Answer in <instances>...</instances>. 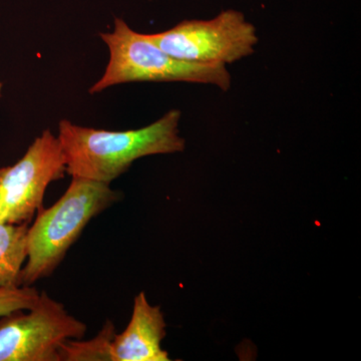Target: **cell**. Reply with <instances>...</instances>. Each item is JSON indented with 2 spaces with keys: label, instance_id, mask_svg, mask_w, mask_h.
<instances>
[{
  "label": "cell",
  "instance_id": "obj_1",
  "mask_svg": "<svg viewBox=\"0 0 361 361\" xmlns=\"http://www.w3.org/2000/svg\"><path fill=\"white\" fill-rule=\"evenodd\" d=\"M180 111L171 110L142 129L106 130L61 121L58 139L66 159V173L111 184L144 157L184 151L180 135Z\"/></svg>",
  "mask_w": 361,
  "mask_h": 361
},
{
  "label": "cell",
  "instance_id": "obj_2",
  "mask_svg": "<svg viewBox=\"0 0 361 361\" xmlns=\"http://www.w3.org/2000/svg\"><path fill=\"white\" fill-rule=\"evenodd\" d=\"M110 184L73 177L66 193L51 208L40 207L27 231V261L21 284L32 286L49 276L92 218L120 200Z\"/></svg>",
  "mask_w": 361,
  "mask_h": 361
},
{
  "label": "cell",
  "instance_id": "obj_3",
  "mask_svg": "<svg viewBox=\"0 0 361 361\" xmlns=\"http://www.w3.org/2000/svg\"><path fill=\"white\" fill-rule=\"evenodd\" d=\"M99 37L109 47L110 59L102 78L90 87V94H99L128 82H191L215 85L222 90L231 87L227 66L176 59L164 51L148 35L135 32L121 18H116L113 32L99 33Z\"/></svg>",
  "mask_w": 361,
  "mask_h": 361
},
{
  "label": "cell",
  "instance_id": "obj_4",
  "mask_svg": "<svg viewBox=\"0 0 361 361\" xmlns=\"http://www.w3.org/2000/svg\"><path fill=\"white\" fill-rule=\"evenodd\" d=\"M149 37L170 56L190 63L222 65L251 56L256 27L241 11L226 9L211 20H184Z\"/></svg>",
  "mask_w": 361,
  "mask_h": 361
},
{
  "label": "cell",
  "instance_id": "obj_5",
  "mask_svg": "<svg viewBox=\"0 0 361 361\" xmlns=\"http://www.w3.org/2000/svg\"><path fill=\"white\" fill-rule=\"evenodd\" d=\"M87 325L68 314L47 292L27 313L14 311L0 319V361H61L59 349L68 339L85 336Z\"/></svg>",
  "mask_w": 361,
  "mask_h": 361
},
{
  "label": "cell",
  "instance_id": "obj_6",
  "mask_svg": "<svg viewBox=\"0 0 361 361\" xmlns=\"http://www.w3.org/2000/svg\"><path fill=\"white\" fill-rule=\"evenodd\" d=\"M66 173L58 137L45 130L13 166L0 168V223L30 224L47 188Z\"/></svg>",
  "mask_w": 361,
  "mask_h": 361
},
{
  "label": "cell",
  "instance_id": "obj_7",
  "mask_svg": "<svg viewBox=\"0 0 361 361\" xmlns=\"http://www.w3.org/2000/svg\"><path fill=\"white\" fill-rule=\"evenodd\" d=\"M166 322L159 306H152L144 292L135 298L134 310L127 329L111 341L113 361H169L161 348Z\"/></svg>",
  "mask_w": 361,
  "mask_h": 361
},
{
  "label": "cell",
  "instance_id": "obj_8",
  "mask_svg": "<svg viewBox=\"0 0 361 361\" xmlns=\"http://www.w3.org/2000/svg\"><path fill=\"white\" fill-rule=\"evenodd\" d=\"M27 223H0V289L23 285L21 272L27 258Z\"/></svg>",
  "mask_w": 361,
  "mask_h": 361
},
{
  "label": "cell",
  "instance_id": "obj_9",
  "mask_svg": "<svg viewBox=\"0 0 361 361\" xmlns=\"http://www.w3.org/2000/svg\"><path fill=\"white\" fill-rule=\"evenodd\" d=\"M116 334L115 325L106 322L103 329L90 341L68 339L61 344L59 358L66 361H113L111 341Z\"/></svg>",
  "mask_w": 361,
  "mask_h": 361
},
{
  "label": "cell",
  "instance_id": "obj_10",
  "mask_svg": "<svg viewBox=\"0 0 361 361\" xmlns=\"http://www.w3.org/2000/svg\"><path fill=\"white\" fill-rule=\"evenodd\" d=\"M39 297L37 288L26 285L0 289V317L14 311L30 310Z\"/></svg>",
  "mask_w": 361,
  "mask_h": 361
},
{
  "label": "cell",
  "instance_id": "obj_11",
  "mask_svg": "<svg viewBox=\"0 0 361 361\" xmlns=\"http://www.w3.org/2000/svg\"><path fill=\"white\" fill-rule=\"evenodd\" d=\"M2 94V82L1 80H0V97H1Z\"/></svg>",
  "mask_w": 361,
  "mask_h": 361
}]
</instances>
